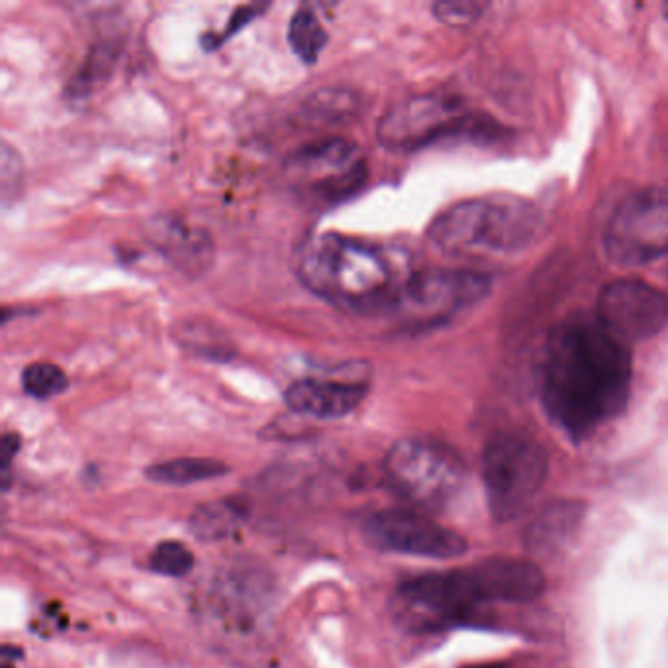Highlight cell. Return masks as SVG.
<instances>
[{"mask_svg":"<svg viewBox=\"0 0 668 668\" xmlns=\"http://www.w3.org/2000/svg\"><path fill=\"white\" fill-rule=\"evenodd\" d=\"M631 392V353L598 320L553 330L541 365V400L551 420L584 439L620 416Z\"/></svg>","mask_w":668,"mask_h":668,"instance_id":"obj_1","label":"cell"},{"mask_svg":"<svg viewBox=\"0 0 668 668\" xmlns=\"http://www.w3.org/2000/svg\"><path fill=\"white\" fill-rule=\"evenodd\" d=\"M294 271L310 292L353 312H392L414 275L400 251L332 232L300 245Z\"/></svg>","mask_w":668,"mask_h":668,"instance_id":"obj_2","label":"cell"},{"mask_svg":"<svg viewBox=\"0 0 668 668\" xmlns=\"http://www.w3.org/2000/svg\"><path fill=\"white\" fill-rule=\"evenodd\" d=\"M541 214L514 194H490L443 210L428 230L435 247L449 255L522 251L539 234Z\"/></svg>","mask_w":668,"mask_h":668,"instance_id":"obj_3","label":"cell"},{"mask_svg":"<svg viewBox=\"0 0 668 668\" xmlns=\"http://www.w3.org/2000/svg\"><path fill=\"white\" fill-rule=\"evenodd\" d=\"M484 606L467 569L410 578L396 588L392 598L394 618L414 633H441L475 625Z\"/></svg>","mask_w":668,"mask_h":668,"instance_id":"obj_4","label":"cell"},{"mask_svg":"<svg viewBox=\"0 0 668 668\" xmlns=\"http://www.w3.org/2000/svg\"><path fill=\"white\" fill-rule=\"evenodd\" d=\"M384 480L412 506H447L465 482V465L455 449L433 439H402L384 459Z\"/></svg>","mask_w":668,"mask_h":668,"instance_id":"obj_5","label":"cell"},{"mask_svg":"<svg viewBox=\"0 0 668 668\" xmlns=\"http://www.w3.org/2000/svg\"><path fill=\"white\" fill-rule=\"evenodd\" d=\"M482 477L492 516L498 522L516 520L545 482L547 455L527 435L502 433L484 449Z\"/></svg>","mask_w":668,"mask_h":668,"instance_id":"obj_6","label":"cell"},{"mask_svg":"<svg viewBox=\"0 0 668 668\" xmlns=\"http://www.w3.org/2000/svg\"><path fill=\"white\" fill-rule=\"evenodd\" d=\"M290 189L312 206H332L361 191L369 169L357 145L332 138L296 149L285 163Z\"/></svg>","mask_w":668,"mask_h":668,"instance_id":"obj_7","label":"cell"},{"mask_svg":"<svg viewBox=\"0 0 668 668\" xmlns=\"http://www.w3.org/2000/svg\"><path fill=\"white\" fill-rule=\"evenodd\" d=\"M492 124L467 112L449 96H412L390 108L379 124L377 136L388 149H418L455 134L486 136Z\"/></svg>","mask_w":668,"mask_h":668,"instance_id":"obj_8","label":"cell"},{"mask_svg":"<svg viewBox=\"0 0 668 668\" xmlns=\"http://www.w3.org/2000/svg\"><path fill=\"white\" fill-rule=\"evenodd\" d=\"M608 257L637 267L668 253V189H643L621 200L604 230Z\"/></svg>","mask_w":668,"mask_h":668,"instance_id":"obj_9","label":"cell"},{"mask_svg":"<svg viewBox=\"0 0 668 668\" xmlns=\"http://www.w3.org/2000/svg\"><path fill=\"white\" fill-rule=\"evenodd\" d=\"M363 535L371 547L386 553L453 559L467 551L465 537L416 510L375 512L363 522Z\"/></svg>","mask_w":668,"mask_h":668,"instance_id":"obj_10","label":"cell"},{"mask_svg":"<svg viewBox=\"0 0 668 668\" xmlns=\"http://www.w3.org/2000/svg\"><path fill=\"white\" fill-rule=\"evenodd\" d=\"M598 322L621 343H637L661 334L668 324V296L639 279H620L602 288Z\"/></svg>","mask_w":668,"mask_h":668,"instance_id":"obj_11","label":"cell"},{"mask_svg":"<svg viewBox=\"0 0 668 668\" xmlns=\"http://www.w3.org/2000/svg\"><path fill=\"white\" fill-rule=\"evenodd\" d=\"M490 288V279L469 271H418L410 277L394 310L424 322H441L475 304Z\"/></svg>","mask_w":668,"mask_h":668,"instance_id":"obj_12","label":"cell"},{"mask_svg":"<svg viewBox=\"0 0 668 668\" xmlns=\"http://www.w3.org/2000/svg\"><path fill=\"white\" fill-rule=\"evenodd\" d=\"M467 571L484 604H524L535 600L545 588V578L539 567L524 559H486Z\"/></svg>","mask_w":668,"mask_h":668,"instance_id":"obj_13","label":"cell"},{"mask_svg":"<svg viewBox=\"0 0 668 668\" xmlns=\"http://www.w3.org/2000/svg\"><path fill=\"white\" fill-rule=\"evenodd\" d=\"M367 396V386L361 382L302 379L292 382L285 392L287 406L300 414L318 420H335L351 414Z\"/></svg>","mask_w":668,"mask_h":668,"instance_id":"obj_14","label":"cell"},{"mask_svg":"<svg viewBox=\"0 0 668 668\" xmlns=\"http://www.w3.org/2000/svg\"><path fill=\"white\" fill-rule=\"evenodd\" d=\"M151 243L183 273L202 275L214 257L210 238L179 220H155L149 232Z\"/></svg>","mask_w":668,"mask_h":668,"instance_id":"obj_15","label":"cell"},{"mask_svg":"<svg viewBox=\"0 0 668 668\" xmlns=\"http://www.w3.org/2000/svg\"><path fill=\"white\" fill-rule=\"evenodd\" d=\"M247 518V506L238 498L214 500L192 512L189 529L200 541L214 543L230 537Z\"/></svg>","mask_w":668,"mask_h":668,"instance_id":"obj_16","label":"cell"},{"mask_svg":"<svg viewBox=\"0 0 668 668\" xmlns=\"http://www.w3.org/2000/svg\"><path fill=\"white\" fill-rule=\"evenodd\" d=\"M230 473V467L212 457H181L163 463H155L145 469V478L155 484L165 486H189L196 482L224 477Z\"/></svg>","mask_w":668,"mask_h":668,"instance_id":"obj_17","label":"cell"},{"mask_svg":"<svg viewBox=\"0 0 668 668\" xmlns=\"http://www.w3.org/2000/svg\"><path fill=\"white\" fill-rule=\"evenodd\" d=\"M361 108V98L357 93L343 87L318 89L308 96L302 104L300 116L308 124H343L357 116Z\"/></svg>","mask_w":668,"mask_h":668,"instance_id":"obj_18","label":"cell"},{"mask_svg":"<svg viewBox=\"0 0 668 668\" xmlns=\"http://www.w3.org/2000/svg\"><path fill=\"white\" fill-rule=\"evenodd\" d=\"M118 53H120V44L114 40L98 42L96 46H93L87 59L83 61L81 69L71 79L67 87V96L81 100V98L93 95L104 81L110 79L116 67V61H118Z\"/></svg>","mask_w":668,"mask_h":668,"instance_id":"obj_19","label":"cell"},{"mask_svg":"<svg viewBox=\"0 0 668 668\" xmlns=\"http://www.w3.org/2000/svg\"><path fill=\"white\" fill-rule=\"evenodd\" d=\"M288 42L292 51L304 63L312 65L318 61L322 49L328 42V34L310 6H302L294 12L288 26Z\"/></svg>","mask_w":668,"mask_h":668,"instance_id":"obj_20","label":"cell"},{"mask_svg":"<svg viewBox=\"0 0 668 668\" xmlns=\"http://www.w3.org/2000/svg\"><path fill=\"white\" fill-rule=\"evenodd\" d=\"M580 508L574 504H553L547 508L531 527V537L529 541L541 549L545 547H555L561 543L567 535L573 533L574 527L580 520Z\"/></svg>","mask_w":668,"mask_h":668,"instance_id":"obj_21","label":"cell"},{"mask_svg":"<svg viewBox=\"0 0 668 668\" xmlns=\"http://www.w3.org/2000/svg\"><path fill=\"white\" fill-rule=\"evenodd\" d=\"M67 375L61 367L49 361H38L24 369L22 373V386L26 394H30L36 400H48L63 390H67Z\"/></svg>","mask_w":668,"mask_h":668,"instance_id":"obj_22","label":"cell"},{"mask_svg":"<svg viewBox=\"0 0 668 668\" xmlns=\"http://www.w3.org/2000/svg\"><path fill=\"white\" fill-rule=\"evenodd\" d=\"M149 567L153 573L171 578L187 576L194 569V555L181 541H161L151 553Z\"/></svg>","mask_w":668,"mask_h":668,"instance_id":"obj_23","label":"cell"},{"mask_svg":"<svg viewBox=\"0 0 668 668\" xmlns=\"http://www.w3.org/2000/svg\"><path fill=\"white\" fill-rule=\"evenodd\" d=\"M488 8L482 2H437L433 6L435 16L449 26H469L480 18V14Z\"/></svg>","mask_w":668,"mask_h":668,"instance_id":"obj_24","label":"cell"},{"mask_svg":"<svg viewBox=\"0 0 668 668\" xmlns=\"http://www.w3.org/2000/svg\"><path fill=\"white\" fill-rule=\"evenodd\" d=\"M24 179V167L20 161V155L10 147L2 144V202L8 204L12 198L22 189Z\"/></svg>","mask_w":668,"mask_h":668,"instance_id":"obj_25","label":"cell"},{"mask_svg":"<svg viewBox=\"0 0 668 668\" xmlns=\"http://www.w3.org/2000/svg\"><path fill=\"white\" fill-rule=\"evenodd\" d=\"M20 451V435L16 433H6L2 437V447H0V463H2V490L10 488V465L16 453Z\"/></svg>","mask_w":668,"mask_h":668,"instance_id":"obj_26","label":"cell"},{"mask_svg":"<svg viewBox=\"0 0 668 668\" xmlns=\"http://www.w3.org/2000/svg\"><path fill=\"white\" fill-rule=\"evenodd\" d=\"M265 8H267L265 4H251V6H241V8H238V12H234V16L230 20V26L226 28V34L220 36V38H216V46L222 44L224 40H228L232 34H236L239 28H243L247 22H251Z\"/></svg>","mask_w":668,"mask_h":668,"instance_id":"obj_27","label":"cell"},{"mask_svg":"<svg viewBox=\"0 0 668 668\" xmlns=\"http://www.w3.org/2000/svg\"><path fill=\"white\" fill-rule=\"evenodd\" d=\"M469 668H510L508 665H477V667Z\"/></svg>","mask_w":668,"mask_h":668,"instance_id":"obj_28","label":"cell"},{"mask_svg":"<svg viewBox=\"0 0 668 668\" xmlns=\"http://www.w3.org/2000/svg\"><path fill=\"white\" fill-rule=\"evenodd\" d=\"M2 668H12V667H10V665H8V663H6V665H4V667H2Z\"/></svg>","mask_w":668,"mask_h":668,"instance_id":"obj_29","label":"cell"}]
</instances>
